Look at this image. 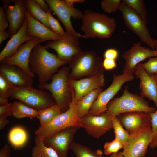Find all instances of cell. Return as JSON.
<instances>
[{"label": "cell", "mask_w": 157, "mask_h": 157, "mask_svg": "<svg viewBox=\"0 0 157 157\" xmlns=\"http://www.w3.org/2000/svg\"><path fill=\"white\" fill-rule=\"evenodd\" d=\"M151 127L144 128L129 134L123 144L124 157H144L152 141Z\"/></svg>", "instance_id": "cell-10"}, {"label": "cell", "mask_w": 157, "mask_h": 157, "mask_svg": "<svg viewBox=\"0 0 157 157\" xmlns=\"http://www.w3.org/2000/svg\"><path fill=\"white\" fill-rule=\"evenodd\" d=\"M78 128H67L43 140L44 142L46 145L54 149L59 157H68V150Z\"/></svg>", "instance_id": "cell-18"}, {"label": "cell", "mask_w": 157, "mask_h": 157, "mask_svg": "<svg viewBox=\"0 0 157 157\" xmlns=\"http://www.w3.org/2000/svg\"><path fill=\"white\" fill-rule=\"evenodd\" d=\"M103 65L105 70H109L116 67L117 64L115 60L104 58L103 61Z\"/></svg>", "instance_id": "cell-40"}, {"label": "cell", "mask_w": 157, "mask_h": 157, "mask_svg": "<svg viewBox=\"0 0 157 157\" xmlns=\"http://www.w3.org/2000/svg\"><path fill=\"white\" fill-rule=\"evenodd\" d=\"M155 48L156 49V50L157 51V40H156V45L155 47Z\"/></svg>", "instance_id": "cell-50"}, {"label": "cell", "mask_w": 157, "mask_h": 157, "mask_svg": "<svg viewBox=\"0 0 157 157\" xmlns=\"http://www.w3.org/2000/svg\"><path fill=\"white\" fill-rule=\"evenodd\" d=\"M0 73L13 86L16 87H32L33 78L21 68L15 65L0 62Z\"/></svg>", "instance_id": "cell-21"}, {"label": "cell", "mask_w": 157, "mask_h": 157, "mask_svg": "<svg viewBox=\"0 0 157 157\" xmlns=\"http://www.w3.org/2000/svg\"><path fill=\"white\" fill-rule=\"evenodd\" d=\"M119 10L122 13L126 26L138 36L142 42L154 50L156 40L154 39L150 35L146 26L147 22L133 9L122 1Z\"/></svg>", "instance_id": "cell-8"}, {"label": "cell", "mask_w": 157, "mask_h": 157, "mask_svg": "<svg viewBox=\"0 0 157 157\" xmlns=\"http://www.w3.org/2000/svg\"><path fill=\"white\" fill-rule=\"evenodd\" d=\"M38 110L31 108L21 101H14L12 103V115L20 119L28 117L31 119L37 117Z\"/></svg>", "instance_id": "cell-28"}, {"label": "cell", "mask_w": 157, "mask_h": 157, "mask_svg": "<svg viewBox=\"0 0 157 157\" xmlns=\"http://www.w3.org/2000/svg\"><path fill=\"white\" fill-rule=\"evenodd\" d=\"M136 77L140 79V94L153 101L157 108V75L149 74L143 68L141 63L137 65L135 72Z\"/></svg>", "instance_id": "cell-17"}, {"label": "cell", "mask_w": 157, "mask_h": 157, "mask_svg": "<svg viewBox=\"0 0 157 157\" xmlns=\"http://www.w3.org/2000/svg\"><path fill=\"white\" fill-rule=\"evenodd\" d=\"M105 81L104 73L78 80L69 78V83L74 90L77 102L91 91L102 88L105 85Z\"/></svg>", "instance_id": "cell-20"}, {"label": "cell", "mask_w": 157, "mask_h": 157, "mask_svg": "<svg viewBox=\"0 0 157 157\" xmlns=\"http://www.w3.org/2000/svg\"><path fill=\"white\" fill-rule=\"evenodd\" d=\"M103 61L94 51H82L74 56L69 62V78L78 80L104 73Z\"/></svg>", "instance_id": "cell-5"}, {"label": "cell", "mask_w": 157, "mask_h": 157, "mask_svg": "<svg viewBox=\"0 0 157 157\" xmlns=\"http://www.w3.org/2000/svg\"><path fill=\"white\" fill-rule=\"evenodd\" d=\"M102 91V88L95 89L83 96L77 102V112L80 118L88 114L99 94Z\"/></svg>", "instance_id": "cell-24"}, {"label": "cell", "mask_w": 157, "mask_h": 157, "mask_svg": "<svg viewBox=\"0 0 157 157\" xmlns=\"http://www.w3.org/2000/svg\"><path fill=\"white\" fill-rule=\"evenodd\" d=\"M10 104L8 102V99L0 98V106H5Z\"/></svg>", "instance_id": "cell-48"}, {"label": "cell", "mask_w": 157, "mask_h": 157, "mask_svg": "<svg viewBox=\"0 0 157 157\" xmlns=\"http://www.w3.org/2000/svg\"><path fill=\"white\" fill-rule=\"evenodd\" d=\"M134 78V74H114L111 84L99 94L87 115H98L106 112L108 104L119 91L122 85L127 82L133 80Z\"/></svg>", "instance_id": "cell-9"}, {"label": "cell", "mask_w": 157, "mask_h": 157, "mask_svg": "<svg viewBox=\"0 0 157 157\" xmlns=\"http://www.w3.org/2000/svg\"><path fill=\"white\" fill-rule=\"evenodd\" d=\"M118 51L114 49H109L105 51L104 56V58L115 60L118 57Z\"/></svg>", "instance_id": "cell-41"}, {"label": "cell", "mask_w": 157, "mask_h": 157, "mask_svg": "<svg viewBox=\"0 0 157 157\" xmlns=\"http://www.w3.org/2000/svg\"><path fill=\"white\" fill-rule=\"evenodd\" d=\"M112 120L115 138L123 144L127 140L129 134L124 129L117 116L112 117Z\"/></svg>", "instance_id": "cell-31"}, {"label": "cell", "mask_w": 157, "mask_h": 157, "mask_svg": "<svg viewBox=\"0 0 157 157\" xmlns=\"http://www.w3.org/2000/svg\"><path fill=\"white\" fill-rule=\"evenodd\" d=\"M76 103L75 92L72 88V100L69 108L50 123L40 125L35 131L36 136L44 140L67 128L81 127V118L77 112Z\"/></svg>", "instance_id": "cell-4"}, {"label": "cell", "mask_w": 157, "mask_h": 157, "mask_svg": "<svg viewBox=\"0 0 157 157\" xmlns=\"http://www.w3.org/2000/svg\"><path fill=\"white\" fill-rule=\"evenodd\" d=\"M81 19V29L86 38H110L117 27L114 18L90 10H85Z\"/></svg>", "instance_id": "cell-2"}, {"label": "cell", "mask_w": 157, "mask_h": 157, "mask_svg": "<svg viewBox=\"0 0 157 157\" xmlns=\"http://www.w3.org/2000/svg\"><path fill=\"white\" fill-rule=\"evenodd\" d=\"M24 6L30 15L51 29L46 13L43 10L35 0H23Z\"/></svg>", "instance_id": "cell-25"}, {"label": "cell", "mask_w": 157, "mask_h": 157, "mask_svg": "<svg viewBox=\"0 0 157 157\" xmlns=\"http://www.w3.org/2000/svg\"><path fill=\"white\" fill-rule=\"evenodd\" d=\"M79 37L66 32L58 40L48 42L43 46L46 49H51L60 59L69 62L72 57L82 51L79 46Z\"/></svg>", "instance_id": "cell-12"}, {"label": "cell", "mask_w": 157, "mask_h": 157, "mask_svg": "<svg viewBox=\"0 0 157 157\" xmlns=\"http://www.w3.org/2000/svg\"><path fill=\"white\" fill-rule=\"evenodd\" d=\"M122 2L121 0H103L101 3V8L107 13L114 12L119 10Z\"/></svg>", "instance_id": "cell-33"}, {"label": "cell", "mask_w": 157, "mask_h": 157, "mask_svg": "<svg viewBox=\"0 0 157 157\" xmlns=\"http://www.w3.org/2000/svg\"><path fill=\"white\" fill-rule=\"evenodd\" d=\"M141 64L146 72L149 74H157V56L149 58L148 61Z\"/></svg>", "instance_id": "cell-38"}, {"label": "cell", "mask_w": 157, "mask_h": 157, "mask_svg": "<svg viewBox=\"0 0 157 157\" xmlns=\"http://www.w3.org/2000/svg\"><path fill=\"white\" fill-rule=\"evenodd\" d=\"M110 157H124L122 152L113 153L110 155Z\"/></svg>", "instance_id": "cell-49"}, {"label": "cell", "mask_w": 157, "mask_h": 157, "mask_svg": "<svg viewBox=\"0 0 157 157\" xmlns=\"http://www.w3.org/2000/svg\"><path fill=\"white\" fill-rule=\"evenodd\" d=\"M12 85L0 73V98L8 99L10 96L8 90Z\"/></svg>", "instance_id": "cell-37"}, {"label": "cell", "mask_w": 157, "mask_h": 157, "mask_svg": "<svg viewBox=\"0 0 157 157\" xmlns=\"http://www.w3.org/2000/svg\"><path fill=\"white\" fill-rule=\"evenodd\" d=\"M129 134L144 128L151 127L150 113L133 112L121 114L117 116Z\"/></svg>", "instance_id": "cell-19"}, {"label": "cell", "mask_w": 157, "mask_h": 157, "mask_svg": "<svg viewBox=\"0 0 157 157\" xmlns=\"http://www.w3.org/2000/svg\"><path fill=\"white\" fill-rule=\"evenodd\" d=\"M123 144L118 140L115 138L111 142L105 143L104 146V154L109 156L113 153L118 152V151L123 148Z\"/></svg>", "instance_id": "cell-34"}, {"label": "cell", "mask_w": 157, "mask_h": 157, "mask_svg": "<svg viewBox=\"0 0 157 157\" xmlns=\"http://www.w3.org/2000/svg\"><path fill=\"white\" fill-rule=\"evenodd\" d=\"M10 36V35L8 31L5 30L0 31V44Z\"/></svg>", "instance_id": "cell-46"}, {"label": "cell", "mask_w": 157, "mask_h": 157, "mask_svg": "<svg viewBox=\"0 0 157 157\" xmlns=\"http://www.w3.org/2000/svg\"><path fill=\"white\" fill-rule=\"evenodd\" d=\"M11 154L10 148L7 144H5L0 150V157H10Z\"/></svg>", "instance_id": "cell-43"}, {"label": "cell", "mask_w": 157, "mask_h": 157, "mask_svg": "<svg viewBox=\"0 0 157 157\" xmlns=\"http://www.w3.org/2000/svg\"><path fill=\"white\" fill-rule=\"evenodd\" d=\"M70 71L69 67H63L53 76L51 83L38 85L40 89L50 92L55 104L63 112L69 108L72 100V87L69 78Z\"/></svg>", "instance_id": "cell-3"}, {"label": "cell", "mask_w": 157, "mask_h": 157, "mask_svg": "<svg viewBox=\"0 0 157 157\" xmlns=\"http://www.w3.org/2000/svg\"><path fill=\"white\" fill-rule=\"evenodd\" d=\"M8 93L10 98L18 99L27 106L37 110L55 104L51 93L32 86L20 87L12 85Z\"/></svg>", "instance_id": "cell-7"}, {"label": "cell", "mask_w": 157, "mask_h": 157, "mask_svg": "<svg viewBox=\"0 0 157 157\" xmlns=\"http://www.w3.org/2000/svg\"><path fill=\"white\" fill-rule=\"evenodd\" d=\"M35 1L44 11L46 13L50 10L48 5L45 1L43 0H35Z\"/></svg>", "instance_id": "cell-44"}, {"label": "cell", "mask_w": 157, "mask_h": 157, "mask_svg": "<svg viewBox=\"0 0 157 157\" xmlns=\"http://www.w3.org/2000/svg\"><path fill=\"white\" fill-rule=\"evenodd\" d=\"M69 62L59 59L48 51L40 43L33 48L31 53L29 66L31 71L38 77L39 84L47 82L58 72V68Z\"/></svg>", "instance_id": "cell-1"}, {"label": "cell", "mask_w": 157, "mask_h": 157, "mask_svg": "<svg viewBox=\"0 0 157 157\" xmlns=\"http://www.w3.org/2000/svg\"><path fill=\"white\" fill-rule=\"evenodd\" d=\"M122 1L133 9L147 22V13L143 0H123Z\"/></svg>", "instance_id": "cell-32"}, {"label": "cell", "mask_w": 157, "mask_h": 157, "mask_svg": "<svg viewBox=\"0 0 157 157\" xmlns=\"http://www.w3.org/2000/svg\"><path fill=\"white\" fill-rule=\"evenodd\" d=\"M81 127L92 137L99 138L113 129L112 117L105 112L98 115H87L81 118Z\"/></svg>", "instance_id": "cell-14"}, {"label": "cell", "mask_w": 157, "mask_h": 157, "mask_svg": "<svg viewBox=\"0 0 157 157\" xmlns=\"http://www.w3.org/2000/svg\"><path fill=\"white\" fill-rule=\"evenodd\" d=\"M62 113L60 107L55 104L38 110L37 117L40 125H43L50 123Z\"/></svg>", "instance_id": "cell-27"}, {"label": "cell", "mask_w": 157, "mask_h": 157, "mask_svg": "<svg viewBox=\"0 0 157 157\" xmlns=\"http://www.w3.org/2000/svg\"><path fill=\"white\" fill-rule=\"evenodd\" d=\"M122 56L125 60L122 74H134L137 65L147 58L157 56V51L142 46L140 42L133 43L131 49L124 52Z\"/></svg>", "instance_id": "cell-13"}, {"label": "cell", "mask_w": 157, "mask_h": 157, "mask_svg": "<svg viewBox=\"0 0 157 157\" xmlns=\"http://www.w3.org/2000/svg\"><path fill=\"white\" fill-rule=\"evenodd\" d=\"M50 10L53 12L65 27L66 32L79 38H86L83 35L76 32L71 23V19H81L83 14L80 10L68 5L65 0H45Z\"/></svg>", "instance_id": "cell-11"}, {"label": "cell", "mask_w": 157, "mask_h": 157, "mask_svg": "<svg viewBox=\"0 0 157 157\" xmlns=\"http://www.w3.org/2000/svg\"><path fill=\"white\" fill-rule=\"evenodd\" d=\"M8 138L11 144L15 147L23 146L26 142L27 135L22 128L16 127L12 128L9 132Z\"/></svg>", "instance_id": "cell-30"}, {"label": "cell", "mask_w": 157, "mask_h": 157, "mask_svg": "<svg viewBox=\"0 0 157 157\" xmlns=\"http://www.w3.org/2000/svg\"><path fill=\"white\" fill-rule=\"evenodd\" d=\"M156 109L150 107L148 101L141 95L133 93L125 86L122 95L114 98L107 105L106 112L112 117L128 112H142L151 113Z\"/></svg>", "instance_id": "cell-6"}, {"label": "cell", "mask_w": 157, "mask_h": 157, "mask_svg": "<svg viewBox=\"0 0 157 157\" xmlns=\"http://www.w3.org/2000/svg\"><path fill=\"white\" fill-rule=\"evenodd\" d=\"M66 3L69 6L74 7V4L76 3H82L85 1V0H65Z\"/></svg>", "instance_id": "cell-47"}, {"label": "cell", "mask_w": 157, "mask_h": 157, "mask_svg": "<svg viewBox=\"0 0 157 157\" xmlns=\"http://www.w3.org/2000/svg\"><path fill=\"white\" fill-rule=\"evenodd\" d=\"M34 142L31 157H59L54 149L46 145L42 139L36 136Z\"/></svg>", "instance_id": "cell-26"}, {"label": "cell", "mask_w": 157, "mask_h": 157, "mask_svg": "<svg viewBox=\"0 0 157 157\" xmlns=\"http://www.w3.org/2000/svg\"><path fill=\"white\" fill-rule=\"evenodd\" d=\"M69 149L74 152L76 157H104L102 150H92L86 146L73 141L71 143Z\"/></svg>", "instance_id": "cell-29"}, {"label": "cell", "mask_w": 157, "mask_h": 157, "mask_svg": "<svg viewBox=\"0 0 157 157\" xmlns=\"http://www.w3.org/2000/svg\"><path fill=\"white\" fill-rule=\"evenodd\" d=\"M27 24L26 18L21 27L17 32L11 37L5 47L0 53V61L4 58L10 57L15 52L19 46L23 43L33 38L26 34Z\"/></svg>", "instance_id": "cell-23"}, {"label": "cell", "mask_w": 157, "mask_h": 157, "mask_svg": "<svg viewBox=\"0 0 157 157\" xmlns=\"http://www.w3.org/2000/svg\"><path fill=\"white\" fill-rule=\"evenodd\" d=\"M150 115L152 139L149 146L151 149H154L157 147V110L150 113Z\"/></svg>", "instance_id": "cell-36"}, {"label": "cell", "mask_w": 157, "mask_h": 157, "mask_svg": "<svg viewBox=\"0 0 157 157\" xmlns=\"http://www.w3.org/2000/svg\"><path fill=\"white\" fill-rule=\"evenodd\" d=\"M7 116L0 115V129H3L6 125L9 123V121L7 118Z\"/></svg>", "instance_id": "cell-45"}, {"label": "cell", "mask_w": 157, "mask_h": 157, "mask_svg": "<svg viewBox=\"0 0 157 157\" xmlns=\"http://www.w3.org/2000/svg\"><path fill=\"white\" fill-rule=\"evenodd\" d=\"M46 14L51 30L60 36L64 35L66 32L64 31L58 21L52 15L51 11L49 10Z\"/></svg>", "instance_id": "cell-35"}, {"label": "cell", "mask_w": 157, "mask_h": 157, "mask_svg": "<svg viewBox=\"0 0 157 157\" xmlns=\"http://www.w3.org/2000/svg\"><path fill=\"white\" fill-rule=\"evenodd\" d=\"M156 74L157 75V74Z\"/></svg>", "instance_id": "cell-51"}, {"label": "cell", "mask_w": 157, "mask_h": 157, "mask_svg": "<svg viewBox=\"0 0 157 157\" xmlns=\"http://www.w3.org/2000/svg\"><path fill=\"white\" fill-rule=\"evenodd\" d=\"M12 115V103L6 105L0 106V115L6 116Z\"/></svg>", "instance_id": "cell-42"}, {"label": "cell", "mask_w": 157, "mask_h": 157, "mask_svg": "<svg viewBox=\"0 0 157 157\" xmlns=\"http://www.w3.org/2000/svg\"><path fill=\"white\" fill-rule=\"evenodd\" d=\"M42 42V41L38 38L34 37L22 44L13 55L4 58L1 62L21 68L33 78L35 74L31 71L29 66L30 54L34 46Z\"/></svg>", "instance_id": "cell-15"}, {"label": "cell", "mask_w": 157, "mask_h": 157, "mask_svg": "<svg viewBox=\"0 0 157 157\" xmlns=\"http://www.w3.org/2000/svg\"><path fill=\"white\" fill-rule=\"evenodd\" d=\"M9 22L8 32L10 36L21 27L26 17V10L22 0H2Z\"/></svg>", "instance_id": "cell-16"}, {"label": "cell", "mask_w": 157, "mask_h": 157, "mask_svg": "<svg viewBox=\"0 0 157 157\" xmlns=\"http://www.w3.org/2000/svg\"><path fill=\"white\" fill-rule=\"evenodd\" d=\"M9 22L3 6H0V31L5 30L8 27Z\"/></svg>", "instance_id": "cell-39"}, {"label": "cell", "mask_w": 157, "mask_h": 157, "mask_svg": "<svg viewBox=\"0 0 157 157\" xmlns=\"http://www.w3.org/2000/svg\"><path fill=\"white\" fill-rule=\"evenodd\" d=\"M25 14L27 22L26 32L28 36L38 38L42 42L47 40H55L60 37V36L34 18L26 10Z\"/></svg>", "instance_id": "cell-22"}]
</instances>
